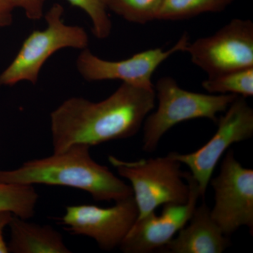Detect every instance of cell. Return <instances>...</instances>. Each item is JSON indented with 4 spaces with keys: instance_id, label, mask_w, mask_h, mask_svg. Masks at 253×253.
Masks as SVG:
<instances>
[{
    "instance_id": "cell-1",
    "label": "cell",
    "mask_w": 253,
    "mask_h": 253,
    "mask_svg": "<svg viewBox=\"0 0 253 253\" xmlns=\"http://www.w3.org/2000/svg\"><path fill=\"white\" fill-rule=\"evenodd\" d=\"M156 98L154 89L124 83L99 102L69 98L50 114L54 153L62 152L73 145L91 147L134 136L154 109Z\"/></svg>"
},
{
    "instance_id": "cell-2",
    "label": "cell",
    "mask_w": 253,
    "mask_h": 253,
    "mask_svg": "<svg viewBox=\"0 0 253 253\" xmlns=\"http://www.w3.org/2000/svg\"><path fill=\"white\" fill-rule=\"evenodd\" d=\"M90 146L76 144L49 157L31 160L12 170H0V182L62 186L83 190L96 201H117L133 196L131 186L91 158Z\"/></svg>"
},
{
    "instance_id": "cell-3",
    "label": "cell",
    "mask_w": 253,
    "mask_h": 253,
    "mask_svg": "<svg viewBox=\"0 0 253 253\" xmlns=\"http://www.w3.org/2000/svg\"><path fill=\"white\" fill-rule=\"evenodd\" d=\"M154 89L158 108L148 115L143 124V150L146 152L154 151L163 136L179 123L197 118H207L217 123V115L224 112L238 96L185 90L169 76L158 80Z\"/></svg>"
},
{
    "instance_id": "cell-4",
    "label": "cell",
    "mask_w": 253,
    "mask_h": 253,
    "mask_svg": "<svg viewBox=\"0 0 253 253\" xmlns=\"http://www.w3.org/2000/svg\"><path fill=\"white\" fill-rule=\"evenodd\" d=\"M109 162L118 174L130 182L139 216L144 217L165 204H184L189 187L183 181L181 163L171 152L164 157L124 161L110 156Z\"/></svg>"
},
{
    "instance_id": "cell-5",
    "label": "cell",
    "mask_w": 253,
    "mask_h": 253,
    "mask_svg": "<svg viewBox=\"0 0 253 253\" xmlns=\"http://www.w3.org/2000/svg\"><path fill=\"white\" fill-rule=\"evenodd\" d=\"M63 11L59 3L50 8L45 15L47 27L32 32L25 40L12 62L0 74V87L22 81L36 84L43 65L55 52L64 48H87V33L80 26L64 23Z\"/></svg>"
},
{
    "instance_id": "cell-6",
    "label": "cell",
    "mask_w": 253,
    "mask_h": 253,
    "mask_svg": "<svg viewBox=\"0 0 253 253\" xmlns=\"http://www.w3.org/2000/svg\"><path fill=\"white\" fill-rule=\"evenodd\" d=\"M186 52L208 78L253 68V23L234 18L212 36L190 42Z\"/></svg>"
},
{
    "instance_id": "cell-7",
    "label": "cell",
    "mask_w": 253,
    "mask_h": 253,
    "mask_svg": "<svg viewBox=\"0 0 253 253\" xmlns=\"http://www.w3.org/2000/svg\"><path fill=\"white\" fill-rule=\"evenodd\" d=\"M224 115L218 118L215 134L202 147L190 154L171 152L173 157L189 168L204 199L208 184L217 163L231 145L253 136V109L246 98L238 96Z\"/></svg>"
},
{
    "instance_id": "cell-8",
    "label": "cell",
    "mask_w": 253,
    "mask_h": 253,
    "mask_svg": "<svg viewBox=\"0 0 253 253\" xmlns=\"http://www.w3.org/2000/svg\"><path fill=\"white\" fill-rule=\"evenodd\" d=\"M210 182L214 191L211 215L224 234L231 235L243 226L253 234V169L244 168L229 150L219 174Z\"/></svg>"
},
{
    "instance_id": "cell-9",
    "label": "cell",
    "mask_w": 253,
    "mask_h": 253,
    "mask_svg": "<svg viewBox=\"0 0 253 253\" xmlns=\"http://www.w3.org/2000/svg\"><path fill=\"white\" fill-rule=\"evenodd\" d=\"M138 216L137 206L131 196L110 208L94 205L67 206L61 221L73 234L91 238L100 249L111 251L119 247Z\"/></svg>"
},
{
    "instance_id": "cell-10",
    "label": "cell",
    "mask_w": 253,
    "mask_h": 253,
    "mask_svg": "<svg viewBox=\"0 0 253 253\" xmlns=\"http://www.w3.org/2000/svg\"><path fill=\"white\" fill-rule=\"evenodd\" d=\"M189 43V35L184 33L170 49L146 50L119 61L101 59L86 48L78 56L76 66L78 72L86 81L118 80L137 87L153 89L154 85L151 78L158 66L172 54L185 51Z\"/></svg>"
},
{
    "instance_id": "cell-11",
    "label": "cell",
    "mask_w": 253,
    "mask_h": 253,
    "mask_svg": "<svg viewBox=\"0 0 253 253\" xmlns=\"http://www.w3.org/2000/svg\"><path fill=\"white\" fill-rule=\"evenodd\" d=\"M189 196L184 204L163 205L161 214L150 212L136 219L119 248L125 253H149L159 251L186 225L200 198L199 185L190 172H183Z\"/></svg>"
},
{
    "instance_id": "cell-12",
    "label": "cell",
    "mask_w": 253,
    "mask_h": 253,
    "mask_svg": "<svg viewBox=\"0 0 253 253\" xmlns=\"http://www.w3.org/2000/svg\"><path fill=\"white\" fill-rule=\"evenodd\" d=\"M184 226L168 244L159 250L166 253H221L231 245L211 215V209L206 203L195 208Z\"/></svg>"
},
{
    "instance_id": "cell-13",
    "label": "cell",
    "mask_w": 253,
    "mask_h": 253,
    "mask_svg": "<svg viewBox=\"0 0 253 253\" xmlns=\"http://www.w3.org/2000/svg\"><path fill=\"white\" fill-rule=\"evenodd\" d=\"M27 219L13 216L10 221V240L7 244L11 253H71L59 231L51 226L28 222Z\"/></svg>"
},
{
    "instance_id": "cell-14",
    "label": "cell",
    "mask_w": 253,
    "mask_h": 253,
    "mask_svg": "<svg viewBox=\"0 0 253 253\" xmlns=\"http://www.w3.org/2000/svg\"><path fill=\"white\" fill-rule=\"evenodd\" d=\"M234 0H162L157 20L179 21L224 11Z\"/></svg>"
},
{
    "instance_id": "cell-15",
    "label": "cell",
    "mask_w": 253,
    "mask_h": 253,
    "mask_svg": "<svg viewBox=\"0 0 253 253\" xmlns=\"http://www.w3.org/2000/svg\"><path fill=\"white\" fill-rule=\"evenodd\" d=\"M38 198L33 186L0 182V211L28 220L34 216Z\"/></svg>"
},
{
    "instance_id": "cell-16",
    "label": "cell",
    "mask_w": 253,
    "mask_h": 253,
    "mask_svg": "<svg viewBox=\"0 0 253 253\" xmlns=\"http://www.w3.org/2000/svg\"><path fill=\"white\" fill-rule=\"evenodd\" d=\"M202 86L211 94H235L246 99L251 97L253 95V68L208 78L203 82Z\"/></svg>"
},
{
    "instance_id": "cell-17",
    "label": "cell",
    "mask_w": 253,
    "mask_h": 253,
    "mask_svg": "<svg viewBox=\"0 0 253 253\" xmlns=\"http://www.w3.org/2000/svg\"><path fill=\"white\" fill-rule=\"evenodd\" d=\"M162 0H107L108 10L130 23L144 25L157 20Z\"/></svg>"
},
{
    "instance_id": "cell-18",
    "label": "cell",
    "mask_w": 253,
    "mask_h": 253,
    "mask_svg": "<svg viewBox=\"0 0 253 253\" xmlns=\"http://www.w3.org/2000/svg\"><path fill=\"white\" fill-rule=\"evenodd\" d=\"M73 6L83 9L90 18L92 32L99 39L111 35L112 23L108 14L107 0H67Z\"/></svg>"
},
{
    "instance_id": "cell-19",
    "label": "cell",
    "mask_w": 253,
    "mask_h": 253,
    "mask_svg": "<svg viewBox=\"0 0 253 253\" xmlns=\"http://www.w3.org/2000/svg\"><path fill=\"white\" fill-rule=\"evenodd\" d=\"M15 8H21L26 16L33 21H38L44 15L46 0H11Z\"/></svg>"
},
{
    "instance_id": "cell-20",
    "label": "cell",
    "mask_w": 253,
    "mask_h": 253,
    "mask_svg": "<svg viewBox=\"0 0 253 253\" xmlns=\"http://www.w3.org/2000/svg\"><path fill=\"white\" fill-rule=\"evenodd\" d=\"M15 8L11 0H0V28L6 27L13 21L12 11Z\"/></svg>"
},
{
    "instance_id": "cell-21",
    "label": "cell",
    "mask_w": 253,
    "mask_h": 253,
    "mask_svg": "<svg viewBox=\"0 0 253 253\" xmlns=\"http://www.w3.org/2000/svg\"><path fill=\"white\" fill-rule=\"evenodd\" d=\"M14 214L9 211H0V253H9L7 244L4 238V230L9 226Z\"/></svg>"
}]
</instances>
